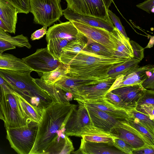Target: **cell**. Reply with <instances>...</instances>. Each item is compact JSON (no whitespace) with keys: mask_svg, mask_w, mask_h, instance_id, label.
Returning <instances> with one entry per match:
<instances>
[{"mask_svg":"<svg viewBox=\"0 0 154 154\" xmlns=\"http://www.w3.org/2000/svg\"><path fill=\"white\" fill-rule=\"evenodd\" d=\"M77 105L52 103L43 109L36 138L29 154H45L58 135L65 132L67 122Z\"/></svg>","mask_w":154,"mask_h":154,"instance_id":"cell-1","label":"cell"},{"mask_svg":"<svg viewBox=\"0 0 154 154\" xmlns=\"http://www.w3.org/2000/svg\"><path fill=\"white\" fill-rule=\"evenodd\" d=\"M131 59L107 57L82 50L67 65V75L102 81L109 77L108 72Z\"/></svg>","mask_w":154,"mask_h":154,"instance_id":"cell-2","label":"cell"},{"mask_svg":"<svg viewBox=\"0 0 154 154\" xmlns=\"http://www.w3.org/2000/svg\"><path fill=\"white\" fill-rule=\"evenodd\" d=\"M32 71L0 69V76L14 91L32 105L43 109L52 103V100L33 81L30 75Z\"/></svg>","mask_w":154,"mask_h":154,"instance_id":"cell-3","label":"cell"},{"mask_svg":"<svg viewBox=\"0 0 154 154\" xmlns=\"http://www.w3.org/2000/svg\"><path fill=\"white\" fill-rule=\"evenodd\" d=\"M38 123L31 121L25 125L7 129L6 138L19 154H29L36 138Z\"/></svg>","mask_w":154,"mask_h":154,"instance_id":"cell-4","label":"cell"},{"mask_svg":"<svg viewBox=\"0 0 154 154\" xmlns=\"http://www.w3.org/2000/svg\"><path fill=\"white\" fill-rule=\"evenodd\" d=\"M0 106L4 118L5 129L19 127L31 121L26 116L17 94L14 91L3 93Z\"/></svg>","mask_w":154,"mask_h":154,"instance_id":"cell-5","label":"cell"},{"mask_svg":"<svg viewBox=\"0 0 154 154\" xmlns=\"http://www.w3.org/2000/svg\"><path fill=\"white\" fill-rule=\"evenodd\" d=\"M30 12L35 23L48 27L63 15L60 0H29Z\"/></svg>","mask_w":154,"mask_h":154,"instance_id":"cell-6","label":"cell"},{"mask_svg":"<svg viewBox=\"0 0 154 154\" xmlns=\"http://www.w3.org/2000/svg\"><path fill=\"white\" fill-rule=\"evenodd\" d=\"M22 59L33 71L42 73L54 70L62 63L51 54L47 47L38 49Z\"/></svg>","mask_w":154,"mask_h":154,"instance_id":"cell-7","label":"cell"},{"mask_svg":"<svg viewBox=\"0 0 154 154\" xmlns=\"http://www.w3.org/2000/svg\"><path fill=\"white\" fill-rule=\"evenodd\" d=\"M67 8L80 15L102 18L109 17L103 0H65Z\"/></svg>","mask_w":154,"mask_h":154,"instance_id":"cell-8","label":"cell"},{"mask_svg":"<svg viewBox=\"0 0 154 154\" xmlns=\"http://www.w3.org/2000/svg\"><path fill=\"white\" fill-rule=\"evenodd\" d=\"M78 102V109L72 112L66 125L65 133L67 136L81 137L89 126L92 125L86 107L82 102Z\"/></svg>","mask_w":154,"mask_h":154,"instance_id":"cell-9","label":"cell"},{"mask_svg":"<svg viewBox=\"0 0 154 154\" xmlns=\"http://www.w3.org/2000/svg\"><path fill=\"white\" fill-rule=\"evenodd\" d=\"M116 78L109 77L104 81L79 88L70 93L77 102L94 99L106 95Z\"/></svg>","mask_w":154,"mask_h":154,"instance_id":"cell-10","label":"cell"},{"mask_svg":"<svg viewBox=\"0 0 154 154\" xmlns=\"http://www.w3.org/2000/svg\"><path fill=\"white\" fill-rule=\"evenodd\" d=\"M70 21L87 38L91 39L103 45L113 51L114 53L116 48L110 32L105 29L92 26L81 23Z\"/></svg>","mask_w":154,"mask_h":154,"instance_id":"cell-11","label":"cell"},{"mask_svg":"<svg viewBox=\"0 0 154 154\" xmlns=\"http://www.w3.org/2000/svg\"><path fill=\"white\" fill-rule=\"evenodd\" d=\"M134 128L126 120L119 121L109 132L115 137L125 141L135 149L148 145Z\"/></svg>","mask_w":154,"mask_h":154,"instance_id":"cell-12","label":"cell"},{"mask_svg":"<svg viewBox=\"0 0 154 154\" xmlns=\"http://www.w3.org/2000/svg\"><path fill=\"white\" fill-rule=\"evenodd\" d=\"M153 68V66L151 64L142 66H139L128 74L117 76L108 92L121 87L141 85L149 77L147 74V71Z\"/></svg>","mask_w":154,"mask_h":154,"instance_id":"cell-13","label":"cell"},{"mask_svg":"<svg viewBox=\"0 0 154 154\" xmlns=\"http://www.w3.org/2000/svg\"><path fill=\"white\" fill-rule=\"evenodd\" d=\"M79 102L82 103L85 106L104 111L120 121L129 119L132 117V114L130 111L113 105L107 100L105 96L94 99Z\"/></svg>","mask_w":154,"mask_h":154,"instance_id":"cell-14","label":"cell"},{"mask_svg":"<svg viewBox=\"0 0 154 154\" xmlns=\"http://www.w3.org/2000/svg\"><path fill=\"white\" fill-rule=\"evenodd\" d=\"M63 15L69 21H73L92 26L105 29L111 32L114 26L109 17L102 18L95 17L85 16L76 14L66 8L63 10Z\"/></svg>","mask_w":154,"mask_h":154,"instance_id":"cell-15","label":"cell"},{"mask_svg":"<svg viewBox=\"0 0 154 154\" xmlns=\"http://www.w3.org/2000/svg\"><path fill=\"white\" fill-rule=\"evenodd\" d=\"M83 34L80 32L70 21L55 24L50 27L46 34V41L53 38H70L75 39Z\"/></svg>","mask_w":154,"mask_h":154,"instance_id":"cell-16","label":"cell"},{"mask_svg":"<svg viewBox=\"0 0 154 154\" xmlns=\"http://www.w3.org/2000/svg\"><path fill=\"white\" fill-rule=\"evenodd\" d=\"M72 154H125L113 146L107 143L85 140L82 138L79 149Z\"/></svg>","mask_w":154,"mask_h":154,"instance_id":"cell-17","label":"cell"},{"mask_svg":"<svg viewBox=\"0 0 154 154\" xmlns=\"http://www.w3.org/2000/svg\"><path fill=\"white\" fill-rule=\"evenodd\" d=\"M110 33L116 48L114 56L126 59L134 58V56L130 38L125 37L115 26Z\"/></svg>","mask_w":154,"mask_h":154,"instance_id":"cell-18","label":"cell"},{"mask_svg":"<svg viewBox=\"0 0 154 154\" xmlns=\"http://www.w3.org/2000/svg\"><path fill=\"white\" fill-rule=\"evenodd\" d=\"M85 106L92 125L104 131L109 132L118 122L120 121L102 110Z\"/></svg>","mask_w":154,"mask_h":154,"instance_id":"cell-19","label":"cell"},{"mask_svg":"<svg viewBox=\"0 0 154 154\" xmlns=\"http://www.w3.org/2000/svg\"><path fill=\"white\" fill-rule=\"evenodd\" d=\"M87 42L86 37L83 35L70 41L62 48L59 60L62 63L67 65L79 52L83 50Z\"/></svg>","mask_w":154,"mask_h":154,"instance_id":"cell-20","label":"cell"},{"mask_svg":"<svg viewBox=\"0 0 154 154\" xmlns=\"http://www.w3.org/2000/svg\"><path fill=\"white\" fill-rule=\"evenodd\" d=\"M146 90L141 85H137L121 87L111 91L118 96L125 102L137 105Z\"/></svg>","mask_w":154,"mask_h":154,"instance_id":"cell-21","label":"cell"},{"mask_svg":"<svg viewBox=\"0 0 154 154\" xmlns=\"http://www.w3.org/2000/svg\"><path fill=\"white\" fill-rule=\"evenodd\" d=\"M18 13L16 8L5 0H0V18L9 33H15Z\"/></svg>","mask_w":154,"mask_h":154,"instance_id":"cell-22","label":"cell"},{"mask_svg":"<svg viewBox=\"0 0 154 154\" xmlns=\"http://www.w3.org/2000/svg\"><path fill=\"white\" fill-rule=\"evenodd\" d=\"M81 137L86 141L104 143L113 146L114 140L116 137L109 132L91 125Z\"/></svg>","mask_w":154,"mask_h":154,"instance_id":"cell-23","label":"cell"},{"mask_svg":"<svg viewBox=\"0 0 154 154\" xmlns=\"http://www.w3.org/2000/svg\"><path fill=\"white\" fill-rule=\"evenodd\" d=\"M0 69L17 72L33 71L22 59L12 54L1 53H0Z\"/></svg>","mask_w":154,"mask_h":154,"instance_id":"cell-24","label":"cell"},{"mask_svg":"<svg viewBox=\"0 0 154 154\" xmlns=\"http://www.w3.org/2000/svg\"><path fill=\"white\" fill-rule=\"evenodd\" d=\"M99 81L79 77H71L66 75L56 82L54 84L68 92L79 88L92 84Z\"/></svg>","mask_w":154,"mask_h":154,"instance_id":"cell-25","label":"cell"},{"mask_svg":"<svg viewBox=\"0 0 154 154\" xmlns=\"http://www.w3.org/2000/svg\"><path fill=\"white\" fill-rule=\"evenodd\" d=\"M33 81L41 88L47 92L52 100V103H70L67 97V92L54 84H48L44 81L38 79H33Z\"/></svg>","mask_w":154,"mask_h":154,"instance_id":"cell-26","label":"cell"},{"mask_svg":"<svg viewBox=\"0 0 154 154\" xmlns=\"http://www.w3.org/2000/svg\"><path fill=\"white\" fill-rule=\"evenodd\" d=\"M74 150L72 142L65 134L56 140L49 147L45 154H70Z\"/></svg>","mask_w":154,"mask_h":154,"instance_id":"cell-27","label":"cell"},{"mask_svg":"<svg viewBox=\"0 0 154 154\" xmlns=\"http://www.w3.org/2000/svg\"><path fill=\"white\" fill-rule=\"evenodd\" d=\"M20 106L27 118L38 123L41 121L43 109L33 106L17 93Z\"/></svg>","mask_w":154,"mask_h":154,"instance_id":"cell-28","label":"cell"},{"mask_svg":"<svg viewBox=\"0 0 154 154\" xmlns=\"http://www.w3.org/2000/svg\"><path fill=\"white\" fill-rule=\"evenodd\" d=\"M67 65L62 63L54 70L43 73L40 79L48 84L54 85L63 77L67 75Z\"/></svg>","mask_w":154,"mask_h":154,"instance_id":"cell-29","label":"cell"},{"mask_svg":"<svg viewBox=\"0 0 154 154\" xmlns=\"http://www.w3.org/2000/svg\"><path fill=\"white\" fill-rule=\"evenodd\" d=\"M139 60L133 58L123 64L112 68L108 72L109 77H116L120 75H125L139 66Z\"/></svg>","mask_w":154,"mask_h":154,"instance_id":"cell-30","label":"cell"},{"mask_svg":"<svg viewBox=\"0 0 154 154\" xmlns=\"http://www.w3.org/2000/svg\"><path fill=\"white\" fill-rule=\"evenodd\" d=\"M87 38V43L82 50L107 57L114 56L112 51L91 39Z\"/></svg>","mask_w":154,"mask_h":154,"instance_id":"cell-31","label":"cell"},{"mask_svg":"<svg viewBox=\"0 0 154 154\" xmlns=\"http://www.w3.org/2000/svg\"><path fill=\"white\" fill-rule=\"evenodd\" d=\"M105 97L108 101L115 106L130 112L135 109L137 106V104H129L125 102L111 91L108 92Z\"/></svg>","mask_w":154,"mask_h":154,"instance_id":"cell-32","label":"cell"},{"mask_svg":"<svg viewBox=\"0 0 154 154\" xmlns=\"http://www.w3.org/2000/svg\"><path fill=\"white\" fill-rule=\"evenodd\" d=\"M132 117L138 119L140 122L152 135L154 136V121L151 119L149 117L141 113L135 109L130 112Z\"/></svg>","mask_w":154,"mask_h":154,"instance_id":"cell-33","label":"cell"},{"mask_svg":"<svg viewBox=\"0 0 154 154\" xmlns=\"http://www.w3.org/2000/svg\"><path fill=\"white\" fill-rule=\"evenodd\" d=\"M0 39L8 41L16 47H23L26 42V38L23 35L11 36L0 28Z\"/></svg>","mask_w":154,"mask_h":154,"instance_id":"cell-34","label":"cell"},{"mask_svg":"<svg viewBox=\"0 0 154 154\" xmlns=\"http://www.w3.org/2000/svg\"><path fill=\"white\" fill-rule=\"evenodd\" d=\"M129 124L135 128L154 144V136L151 134L139 122L138 119L132 117L126 119Z\"/></svg>","mask_w":154,"mask_h":154,"instance_id":"cell-35","label":"cell"},{"mask_svg":"<svg viewBox=\"0 0 154 154\" xmlns=\"http://www.w3.org/2000/svg\"><path fill=\"white\" fill-rule=\"evenodd\" d=\"M15 8L18 13L28 14L30 12L29 0H5Z\"/></svg>","mask_w":154,"mask_h":154,"instance_id":"cell-36","label":"cell"},{"mask_svg":"<svg viewBox=\"0 0 154 154\" xmlns=\"http://www.w3.org/2000/svg\"><path fill=\"white\" fill-rule=\"evenodd\" d=\"M113 145L125 154H133V152L135 150L128 143L117 137L114 139Z\"/></svg>","mask_w":154,"mask_h":154,"instance_id":"cell-37","label":"cell"},{"mask_svg":"<svg viewBox=\"0 0 154 154\" xmlns=\"http://www.w3.org/2000/svg\"><path fill=\"white\" fill-rule=\"evenodd\" d=\"M137 104V106L143 104H148L154 105V90L146 89Z\"/></svg>","mask_w":154,"mask_h":154,"instance_id":"cell-38","label":"cell"},{"mask_svg":"<svg viewBox=\"0 0 154 154\" xmlns=\"http://www.w3.org/2000/svg\"><path fill=\"white\" fill-rule=\"evenodd\" d=\"M108 15L112 20L114 26L119 30L126 37H128L125 32V29L120 21L119 18L115 14L109 9L107 11Z\"/></svg>","mask_w":154,"mask_h":154,"instance_id":"cell-39","label":"cell"},{"mask_svg":"<svg viewBox=\"0 0 154 154\" xmlns=\"http://www.w3.org/2000/svg\"><path fill=\"white\" fill-rule=\"evenodd\" d=\"M136 109L138 112L147 116L151 119L154 120V105L143 104L137 106Z\"/></svg>","mask_w":154,"mask_h":154,"instance_id":"cell-40","label":"cell"},{"mask_svg":"<svg viewBox=\"0 0 154 154\" xmlns=\"http://www.w3.org/2000/svg\"><path fill=\"white\" fill-rule=\"evenodd\" d=\"M130 42L132 48L134 58L141 61L144 57V48L133 40H130Z\"/></svg>","mask_w":154,"mask_h":154,"instance_id":"cell-41","label":"cell"},{"mask_svg":"<svg viewBox=\"0 0 154 154\" xmlns=\"http://www.w3.org/2000/svg\"><path fill=\"white\" fill-rule=\"evenodd\" d=\"M136 6L149 14L154 12V0H146L137 4Z\"/></svg>","mask_w":154,"mask_h":154,"instance_id":"cell-42","label":"cell"},{"mask_svg":"<svg viewBox=\"0 0 154 154\" xmlns=\"http://www.w3.org/2000/svg\"><path fill=\"white\" fill-rule=\"evenodd\" d=\"M13 91L10 85L0 76V103L2 95L5 92H9Z\"/></svg>","mask_w":154,"mask_h":154,"instance_id":"cell-43","label":"cell"},{"mask_svg":"<svg viewBox=\"0 0 154 154\" xmlns=\"http://www.w3.org/2000/svg\"><path fill=\"white\" fill-rule=\"evenodd\" d=\"M133 154H154V146L145 145L134 150L133 152Z\"/></svg>","mask_w":154,"mask_h":154,"instance_id":"cell-44","label":"cell"},{"mask_svg":"<svg viewBox=\"0 0 154 154\" xmlns=\"http://www.w3.org/2000/svg\"><path fill=\"white\" fill-rule=\"evenodd\" d=\"M47 32V27L43 26L41 29L36 30L32 34L31 39L32 40L39 39L46 34Z\"/></svg>","mask_w":154,"mask_h":154,"instance_id":"cell-45","label":"cell"},{"mask_svg":"<svg viewBox=\"0 0 154 154\" xmlns=\"http://www.w3.org/2000/svg\"><path fill=\"white\" fill-rule=\"evenodd\" d=\"M154 73L150 76L147 77L141 84L143 87L146 90H153L154 89Z\"/></svg>","mask_w":154,"mask_h":154,"instance_id":"cell-46","label":"cell"},{"mask_svg":"<svg viewBox=\"0 0 154 154\" xmlns=\"http://www.w3.org/2000/svg\"><path fill=\"white\" fill-rule=\"evenodd\" d=\"M16 47L10 42L0 39V53L3 52L7 50L16 48Z\"/></svg>","mask_w":154,"mask_h":154,"instance_id":"cell-47","label":"cell"},{"mask_svg":"<svg viewBox=\"0 0 154 154\" xmlns=\"http://www.w3.org/2000/svg\"><path fill=\"white\" fill-rule=\"evenodd\" d=\"M0 28L6 32H9V30L4 23L0 18Z\"/></svg>","mask_w":154,"mask_h":154,"instance_id":"cell-48","label":"cell"},{"mask_svg":"<svg viewBox=\"0 0 154 154\" xmlns=\"http://www.w3.org/2000/svg\"><path fill=\"white\" fill-rule=\"evenodd\" d=\"M154 42V36H151L148 45L145 48H151L152 47Z\"/></svg>","mask_w":154,"mask_h":154,"instance_id":"cell-49","label":"cell"},{"mask_svg":"<svg viewBox=\"0 0 154 154\" xmlns=\"http://www.w3.org/2000/svg\"><path fill=\"white\" fill-rule=\"evenodd\" d=\"M107 10L109 9V7L112 3L113 0H103Z\"/></svg>","mask_w":154,"mask_h":154,"instance_id":"cell-50","label":"cell"},{"mask_svg":"<svg viewBox=\"0 0 154 154\" xmlns=\"http://www.w3.org/2000/svg\"><path fill=\"white\" fill-rule=\"evenodd\" d=\"M0 119L4 121V118L3 115V114L2 113V111L1 109V107L0 106Z\"/></svg>","mask_w":154,"mask_h":154,"instance_id":"cell-51","label":"cell"}]
</instances>
